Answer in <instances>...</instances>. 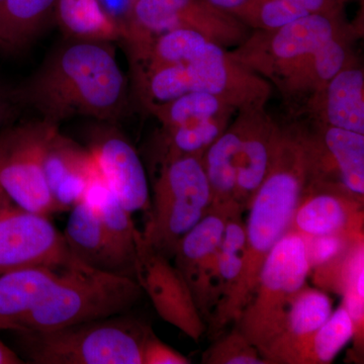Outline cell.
Returning a JSON list of instances; mask_svg holds the SVG:
<instances>
[{
    "instance_id": "1",
    "label": "cell",
    "mask_w": 364,
    "mask_h": 364,
    "mask_svg": "<svg viewBox=\"0 0 364 364\" xmlns=\"http://www.w3.org/2000/svg\"><path fill=\"white\" fill-rule=\"evenodd\" d=\"M70 40L16 87L21 105L58 127L75 117L116 121L127 105V81L114 52L105 42Z\"/></svg>"
},
{
    "instance_id": "2",
    "label": "cell",
    "mask_w": 364,
    "mask_h": 364,
    "mask_svg": "<svg viewBox=\"0 0 364 364\" xmlns=\"http://www.w3.org/2000/svg\"><path fill=\"white\" fill-rule=\"evenodd\" d=\"M312 182V161L304 127L282 128L272 166L249 203L246 251L238 286L227 305L210 320L213 331L235 323L252 298L267 254L291 231L294 214Z\"/></svg>"
},
{
    "instance_id": "3",
    "label": "cell",
    "mask_w": 364,
    "mask_h": 364,
    "mask_svg": "<svg viewBox=\"0 0 364 364\" xmlns=\"http://www.w3.org/2000/svg\"><path fill=\"white\" fill-rule=\"evenodd\" d=\"M133 277L100 272L74 259L16 331H46L123 315L142 298Z\"/></svg>"
},
{
    "instance_id": "4",
    "label": "cell",
    "mask_w": 364,
    "mask_h": 364,
    "mask_svg": "<svg viewBox=\"0 0 364 364\" xmlns=\"http://www.w3.org/2000/svg\"><path fill=\"white\" fill-rule=\"evenodd\" d=\"M150 326L127 315L46 331H16L26 359L36 364H142Z\"/></svg>"
},
{
    "instance_id": "5",
    "label": "cell",
    "mask_w": 364,
    "mask_h": 364,
    "mask_svg": "<svg viewBox=\"0 0 364 364\" xmlns=\"http://www.w3.org/2000/svg\"><path fill=\"white\" fill-rule=\"evenodd\" d=\"M212 203L202 158L181 156L160 161L143 238L172 259L177 243L207 214Z\"/></svg>"
},
{
    "instance_id": "6",
    "label": "cell",
    "mask_w": 364,
    "mask_h": 364,
    "mask_svg": "<svg viewBox=\"0 0 364 364\" xmlns=\"http://www.w3.org/2000/svg\"><path fill=\"white\" fill-rule=\"evenodd\" d=\"M309 277L304 237L291 230L267 254L252 298L235 322L259 353L282 331L291 301Z\"/></svg>"
},
{
    "instance_id": "7",
    "label": "cell",
    "mask_w": 364,
    "mask_h": 364,
    "mask_svg": "<svg viewBox=\"0 0 364 364\" xmlns=\"http://www.w3.org/2000/svg\"><path fill=\"white\" fill-rule=\"evenodd\" d=\"M342 11L315 14L273 30H255L229 52L232 58L275 86L301 60L328 42L351 33Z\"/></svg>"
},
{
    "instance_id": "8",
    "label": "cell",
    "mask_w": 364,
    "mask_h": 364,
    "mask_svg": "<svg viewBox=\"0 0 364 364\" xmlns=\"http://www.w3.org/2000/svg\"><path fill=\"white\" fill-rule=\"evenodd\" d=\"M134 16L135 28L127 45L136 61L153 38L169 31H195L225 49L240 45L250 33L234 14L208 0H135Z\"/></svg>"
},
{
    "instance_id": "9",
    "label": "cell",
    "mask_w": 364,
    "mask_h": 364,
    "mask_svg": "<svg viewBox=\"0 0 364 364\" xmlns=\"http://www.w3.org/2000/svg\"><path fill=\"white\" fill-rule=\"evenodd\" d=\"M57 128L38 119L0 130V184L14 205L44 215L57 212L43 168L46 143Z\"/></svg>"
},
{
    "instance_id": "10",
    "label": "cell",
    "mask_w": 364,
    "mask_h": 364,
    "mask_svg": "<svg viewBox=\"0 0 364 364\" xmlns=\"http://www.w3.org/2000/svg\"><path fill=\"white\" fill-rule=\"evenodd\" d=\"M135 279L163 321L200 341L207 325L186 279L171 259L151 247L141 231L136 237Z\"/></svg>"
},
{
    "instance_id": "11",
    "label": "cell",
    "mask_w": 364,
    "mask_h": 364,
    "mask_svg": "<svg viewBox=\"0 0 364 364\" xmlns=\"http://www.w3.org/2000/svg\"><path fill=\"white\" fill-rule=\"evenodd\" d=\"M76 259L47 215L13 205L0 213V274L47 267L60 270Z\"/></svg>"
},
{
    "instance_id": "12",
    "label": "cell",
    "mask_w": 364,
    "mask_h": 364,
    "mask_svg": "<svg viewBox=\"0 0 364 364\" xmlns=\"http://www.w3.org/2000/svg\"><path fill=\"white\" fill-rule=\"evenodd\" d=\"M232 215L210 207L205 217L179 240L172 256L205 321H210L222 299L219 250L228 218Z\"/></svg>"
},
{
    "instance_id": "13",
    "label": "cell",
    "mask_w": 364,
    "mask_h": 364,
    "mask_svg": "<svg viewBox=\"0 0 364 364\" xmlns=\"http://www.w3.org/2000/svg\"><path fill=\"white\" fill-rule=\"evenodd\" d=\"M191 91L215 95L237 112L263 107L272 93L269 81L232 58L225 48L208 42L188 64Z\"/></svg>"
},
{
    "instance_id": "14",
    "label": "cell",
    "mask_w": 364,
    "mask_h": 364,
    "mask_svg": "<svg viewBox=\"0 0 364 364\" xmlns=\"http://www.w3.org/2000/svg\"><path fill=\"white\" fill-rule=\"evenodd\" d=\"M312 183L337 186L363 200L364 135L316 123L308 130Z\"/></svg>"
},
{
    "instance_id": "15",
    "label": "cell",
    "mask_w": 364,
    "mask_h": 364,
    "mask_svg": "<svg viewBox=\"0 0 364 364\" xmlns=\"http://www.w3.org/2000/svg\"><path fill=\"white\" fill-rule=\"evenodd\" d=\"M100 176L131 214L149 212L150 189L140 156L132 144L114 129L95 132L90 147Z\"/></svg>"
},
{
    "instance_id": "16",
    "label": "cell",
    "mask_w": 364,
    "mask_h": 364,
    "mask_svg": "<svg viewBox=\"0 0 364 364\" xmlns=\"http://www.w3.org/2000/svg\"><path fill=\"white\" fill-rule=\"evenodd\" d=\"M363 200L337 186H309L291 230L301 236H364Z\"/></svg>"
},
{
    "instance_id": "17",
    "label": "cell",
    "mask_w": 364,
    "mask_h": 364,
    "mask_svg": "<svg viewBox=\"0 0 364 364\" xmlns=\"http://www.w3.org/2000/svg\"><path fill=\"white\" fill-rule=\"evenodd\" d=\"M238 114L242 119V135L235 200L245 212L272 166L282 127L267 114L265 107L243 109Z\"/></svg>"
},
{
    "instance_id": "18",
    "label": "cell",
    "mask_w": 364,
    "mask_h": 364,
    "mask_svg": "<svg viewBox=\"0 0 364 364\" xmlns=\"http://www.w3.org/2000/svg\"><path fill=\"white\" fill-rule=\"evenodd\" d=\"M43 168L57 212L85 200L97 165L88 148L55 129L46 143Z\"/></svg>"
},
{
    "instance_id": "19",
    "label": "cell",
    "mask_w": 364,
    "mask_h": 364,
    "mask_svg": "<svg viewBox=\"0 0 364 364\" xmlns=\"http://www.w3.org/2000/svg\"><path fill=\"white\" fill-rule=\"evenodd\" d=\"M333 312L324 291L304 286L294 296L279 334L261 352L268 364H299L309 339Z\"/></svg>"
},
{
    "instance_id": "20",
    "label": "cell",
    "mask_w": 364,
    "mask_h": 364,
    "mask_svg": "<svg viewBox=\"0 0 364 364\" xmlns=\"http://www.w3.org/2000/svg\"><path fill=\"white\" fill-rule=\"evenodd\" d=\"M304 111L316 123L364 135V72L353 59L309 98Z\"/></svg>"
},
{
    "instance_id": "21",
    "label": "cell",
    "mask_w": 364,
    "mask_h": 364,
    "mask_svg": "<svg viewBox=\"0 0 364 364\" xmlns=\"http://www.w3.org/2000/svg\"><path fill=\"white\" fill-rule=\"evenodd\" d=\"M63 235L72 255L79 262L100 272L135 279L133 265L112 244L85 200L71 208Z\"/></svg>"
},
{
    "instance_id": "22",
    "label": "cell",
    "mask_w": 364,
    "mask_h": 364,
    "mask_svg": "<svg viewBox=\"0 0 364 364\" xmlns=\"http://www.w3.org/2000/svg\"><path fill=\"white\" fill-rule=\"evenodd\" d=\"M353 32L335 38L313 52L277 83L287 102L306 105L337 72L352 59L350 42Z\"/></svg>"
},
{
    "instance_id": "23",
    "label": "cell",
    "mask_w": 364,
    "mask_h": 364,
    "mask_svg": "<svg viewBox=\"0 0 364 364\" xmlns=\"http://www.w3.org/2000/svg\"><path fill=\"white\" fill-rule=\"evenodd\" d=\"M61 269L31 267L0 274V329L18 330L21 321L44 299Z\"/></svg>"
},
{
    "instance_id": "24",
    "label": "cell",
    "mask_w": 364,
    "mask_h": 364,
    "mask_svg": "<svg viewBox=\"0 0 364 364\" xmlns=\"http://www.w3.org/2000/svg\"><path fill=\"white\" fill-rule=\"evenodd\" d=\"M241 135L242 119L238 114L202 157L212 196L210 208H221L230 214L243 213L235 200Z\"/></svg>"
},
{
    "instance_id": "25",
    "label": "cell",
    "mask_w": 364,
    "mask_h": 364,
    "mask_svg": "<svg viewBox=\"0 0 364 364\" xmlns=\"http://www.w3.org/2000/svg\"><path fill=\"white\" fill-rule=\"evenodd\" d=\"M57 0H4L0 4V52L16 54L32 43L54 14Z\"/></svg>"
},
{
    "instance_id": "26",
    "label": "cell",
    "mask_w": 364,
    "mask_h": 364,
    "mask_svg": "<svg viewBox=\"0 0 364 364\" xmlns=\"http://www.w3.org/2000/svg\"><path fill=\"white\" fill-rule=\"evenodd\" d=\"M85 200L95 210L100 224L119 253L135 272L136 229L132 214L107 188L97 168L91 179Z\"/></svg>"
},
{
    "instance_id": "27",
    "label": "cell",
    "mask_w": 364,
    "mask_h": 364,
    "mask_svg": "<svg viewBox=\"0 0 364 364\" xmlns=\"http://www.w3.org/2000/svg\"><path fill=\"white\" fill-rule=\"evenodd\" d=\"M335 0H247L233 14L249 28L273 30L315 14L342 11Z\"/></svg>"
},
{
    "instance_id": "28",
    "label": "cell",
    "mask_w": 364,
    "mask_h": 364,
    "mask_svg": "<svg viewBox=\"0 0 364 364\" xmlns=\"http://www.w3.org/2000/svg\"><path fill=\"white\" fill-rule=\"evenodd\" d=\"M54 14L69 39L105 43L121 40L97 0H57Z\"/></svg>"
},
{
    "instance_id": "29",
    "label": "cell",
    "mask_w": 364,
    "mask_h": 364,
    "mask_svg": "<svg viewBox=\"0 0 364 364\" xmlns=\"http://www.w3.org/2000/svg\"><path fill=\"white\" fill-rule=\"evenodd\" d=\"M145 107L161 123L163 129L205 121L210 117L233 116L238 112L215 95L196 90L170 102L148 104Z\"/></svg>"
},
{
    "instance_id": "30",
    "label": "cell",
    "mask_w": 364,
    "mask_h": 364,
    "mask_svg": "<svg viewBox=\"0 0 364 364\" xmlns=\"http://www.w3.org/2000/svg\"><path fill=\"white\" fill-rule=\"evenodd\" d=\"M232 117H210L205 121L163 129L160 161L181 156L202 158L208 148L226 131Z\"/></svg>"
},
{
    "instance_id": "31",
    "label": "cell",
    "mask_w": 364,
    "mask_h": 364,
    "mask_svg": "<svg viewBox=\"0 0 364 364\" xmlns=\"http://www.w3.org/2000/svg\"><path fill=\"white\" fill-rule=\"evenodd\" d=\"M339 294L353 323L352 344L356 356L360 359L364 348V238L356 241L347 253L342 268Z\"/></svg>"
},
{
    "instance_id": "32",
    "label": "cell",
    "mask_w": 364,
    "mask_h": 364,
    "mask_svg": "<svg viewBox=\"0 0 364 364\" xmlns=\"http://www.w3.org/2000/svg\"><path fill=\"white\" fill-rule=\"evenodd\" d=\"M208 41L195 31L178 30L160 33L153 38L139 60L143 70L171 65H188L203 51Z\"/></svg>"
},
{
    "instance_id": "33",
    "label": "cell",
    "mask_w": 364,
    "mask_h": 364,
    "mask_svg": "<svg viewBox=\"0 0 364 364\" xmlns=\"http://www.w3.org/2000/svg\"><path fill=\"white\" fill-rule=\"evenodd\" d=\"M353 336V323L341 304L309 339L299 364L331 363Z\"/></svg>"
},
{
    "instance_id": "34",
    "label": "cell",
    "mask_w": 364,
    "mask_h": 364,
    "mask_svg": "<svg viewBox=\"0 0 364 364\" xmlns=\"http://www.w3.org/2000/svg\"><path fill=\"white\" fill-rule=\"evenodd\" d=\"M242 214L230 215L225 227L224 235L219 250V272L221 279L222 299L215 309L214 315L227 305L235 293L242 270L246 251L245 223ZM212 317V318H213ZM210 318V320H212Z\"/></svg>"
},
{
    "instance_id": "35",
    "label": "cell",
    "mask_w": 364,
    "mask_h": 364,
    "mask_svg": "<svg viewBox=\"0 0 364 364\" xmlns=\"http://www.w3.org/2000/svg\"><path fill=\"white\" fill-rule=\"evenodd\" d=\"M205 364H268L259 351L235 325L226 336L214 342L203 353Z\"/></svg>"
},
{
    "instance_id": "36",
    "label": "cell",
    "mask_w": 364,
    "mask_h": 364,
    "mask_svg": "<svg viewBox=\"0 0 364 364\" xmlns=\"http://www.w3.org/2000/svg\"><path fill=\"white\" fill-rule=\"evenodd\" d=\"M303 237L310 272L329 267L335 261L343 257L354 242L364 238V236L349 237L345 235Z\"/></svg>"
},
{
    "instance_id": "37",
    "label": "cell",
    "mask_w": 364,
    "mask_h": 364,
    "mask_svg": "<svg viewBox=\"0 0 364 364\" xmlns=\"http://www.w3.org/2000/svg\"><path fill=\"white\" fill-rule=\"evenodd\" d=\"M107 18L116 26L119 39L128 43L135 28V0H97Z\"/></svg>"
},
{
    "instance_id": "38",
    "label": "cell",
    "mask_w": 364,
    "mask_h": 364,
    "mask_svg": "<svg viewBox=\"0 0 364 364\" xmlns=\"http://www.w3.org/2000/svg\"><path fill=\"white\" fill-rule=\"evenodd\" d=\"M191 361L181 352L158 338L152 328L143 346L142 364H189Z\"/></svg>"
},
{
    "instance_id": "39",
    "label": "cell",
    "mask_w": 364,
    "mask_h": 364,
    "mask_svg": "<svg viewBox=\"0 0 364 364\" xmlns=\"http://www.w3.org/2000/svg\"><path fill=\"white\" fill-rule=\"evenodd\" d=\"M23 107L16 88L0 83V130L14 123Z\"/></svg>"
},
{
    "instance_id": "40",
    "label": "cell",
    "mask_w": 364,
    "mask_h": 364,
    "mask_svg": "<svg viewBox=\"0 0 364 364\" xmlns=\"http://www.w3.org/2000/svg\"><path fill=\"white\" fill-rule=\"evenodd\" d=\"M25 363L23 359L11 350L9 347L0 341V364H21Z\"/></svg>"
},
{
    "instance_id": "41",
    "label": "cell",
    "mask_w": 364,
    "mask_h": 364,
    "mask_svg": "<svg viewBox=\"0 0 364 364\" xmlns=\"http://www.w3.org/2000/svg\"><path fill=\"white\" fill-rule=\"evenodd\" d=\"M212 2L214 6L219 7V9H224L228 13L233 14L236 9L243 6L247 0H208Z\"/></svg>"
},
{
    "instance_id": "42",
    "label": "cell",
    "mask_w": 364,
    "mask_h": 364,
    "mask_svg": "<svg viewBox=\"0 0 364 364\" xmlns=\"http://www.w3.org/2000/svg\"><path fill=\"white\" fill-rule=\"evenodd\" d=\"M14 205L13 200H11L6 191H4V188H2L1 184H0V213L4 212V210H6L7 208L11 207V205Z\"/></svg>"
},
{
    "instance_id": "43",
    "label": "cell",
    "mask_w": 364,
    "mask_h": 364,
    "mask_svg": "<svg viewBox=\"0 0 364 364\" xmlns=\"http://www.w3.org/2000/svg\"><path fill=\"white\" fill-rule=\"evenodd\" d=\"M335 1L338 2V4H343L345 0H335Z\"/></svg>"
},
{
    "instance_id": "44",
    "label": "cell",
    "mask_w": 364,
    "mask_h": 364,
    "mask_svg": "<svg viewBox=\"0 0 364 364\" xmlns=\"http://www.w3.org/2000/svg\"><path fill=\"white\" fill-rule=\"evenodd\" d=\"M2 1H4V0H0V4H1Z\"/></svg>"
}]
</instances>
